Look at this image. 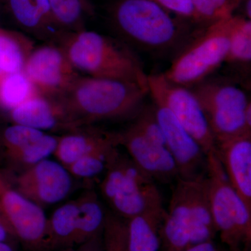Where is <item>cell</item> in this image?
<instances>
[{
    "mask_svg": "<svg viewBox=\"0 0 251 251\" xmlns=\"http://www.w3.org/2000/svg\"><path fill=\"white\" fill-rule=\"evenodd\" d=\"M110 18L120 40L153 55L177 54L200 31L150 0H117Z\"/></svg>",
    "mask_w": 251,
    "mask_h": 251,
    "instance_id": "1",
    "label": "cell"
},
{
    "mask_svg": "<svg viewBox=\"0 0 251 251\" xmlns=\"http://www.w3.org/2000/svg\"><path fill=\"white\" fill-rule=\"evenodd\" d=\"M57 44L79 74L131 82L149 91L143 63L120 39L85 29L64 34Z\"/></svg>",
    "mask_w": 251,
    "mask_h": 251,
    "instance_id": "2",
    "label": "cell"
},
{
    "mask_svg": "<svg viewBox=\"0 0 251 251\" xmlns=\"http://www.w3.org/2000/svg\"><path fill=\"white\" fill-rule=\"evenodd\" d=\"M149 91L125 81L81 75L62 98L77 128L137 115Z\"/></svg>",
    "mask_w": 251,
    "mask_h": 251,
    "instance_id": "3",
    "label": "cell"
},
{
    "mask_svg": "<svg viewBox=\"0 0 251 251\" xmlns=\"http://www.w3.org/2000/svg\"><path fill=\"white\" fill-rule=\"evenodd\" d=\"M99 190L110 211L125 220L163 205L156 182L120 150L112 157Z\"/></svg>",
    "mask_w": 251,
    "mask_h": 251,
    "instance_id": "4",
    "label": "cell"
},
{
    "mask_svg": "<svg viewBox=\"0 0 251 251\" xmlns=\"http://www.w3.org/2000/svg\"><path fill=\"white\" fill-rule=\"evenodd\" d=\"M206 176L216 232L229 250L249 251L251 210L231 186L216 152L206 156Z\"/></svg>",
    "mask_w": 251,
    "mask_h": 251,
    "instance_id": "5",
    "label": "cell"
},
{
    "mask_svg": "<svg viewBox=\"0 0 251 251\" xmlns=\"http://www.w3.org/2000/svg\"><path fill=\"white\" fill-rule=\"evenodd\" d=\"M231 18L200 30L175 56L171 67L163 73L164 76L188 88L209 78L226 63Z\"/></svg>",
    "mask_w": 251,
    "mask_h": 251,
    "instance_id": "6",
    "label": "cell"
},
{
    "mask_svg": "<svg viewBox=\"0 0 251 251\" xmlns=\"http://www.w3.org/2000/svg\"><path fill=\"white\" fill-rule=\"evenodd\" d=\"M191 89L205 113L216 143L251 133L244 117V110L251 100L237 85L207 78Z\"/></svg>",
    "mask_w": 251,
    "mask_h": 251,
    "instance_id": "7",
    "label": "cell"
},
{
    "mask_svg": "<svg viewBox=\"0 0 251 251\" xmlns=\"http://www.w3.org/2000/svg\"><path fill=\"white\" fill-rule=\"evenodd\" d=\"M148 90L153 103L168 108L201 145L206 156L215 152V138L191 88L171 82L161 73L148 75Z\"/></svg>",
    "mask_w": 251,
    "mask_h": 251,
    "instance_id": "8",
    "label": "cell"
},
{
    "mask_svg": "<svg viewBox=\"0 0 251 251\" xmlns=\"http://www.w3.org/2000/svg\"><path fill=\"white\" fill-rule=\"evenodd\" d=\"M0 214L17 241L32 250L46 249L48 218L45 211L18 191L10 172L1 170Z\"/></svg>",
    "mask_w": 251,
    "mask_h": 251,
    "instance_id": "9",
    "label": "cell"
},
{
    "mask_svg": "<svg viewBox=\"0 0 251 251\" xmlns=\"http://www.w3.org/2000/svg\"><path fill=\"white\" fill-rule=\"evenodd\" d=\"M23 72L38 93L52 97H63L81 75L61 46L54 42L34 46Z\"/></svg>",
    "mask_w": 251,
    "mask_h": 251,
    "instance_id": "10",
    "label": "cell"
},
{
    "mask_svg": "<svg viewBox=\"0 0 251 251\" xmlns=\"http://www.w3.org/2000/svg\"><path fill=\"white\" fill-rule=\"evenodd\" d=\"M11 174L18 191L43 209L64 201L74 188V178L67 168L50 158Z\"/></svg>",
    "mask_w": 251,
    "mask_h": 251,
    "instance_id": "11",
    "label": "cell"
},
{
    "mask_svg": "<svg viewBox=\"0 0 251 251\" xmlns=\"http://www.w3.org/2000/svg\"><path fill=\"white\" fill-rule=\"evenodd\" d=\"M166 148L177 167L179 178L194 180L205 176L206 156L201 145L166 107L153 103Z\"/></svg>",
    "mask_w": 251,
    "mask_h": 251,
    "instance_id": "12",
    "label": "cell"
},
{
    "mask_svg": "<svg viewBox=\"0 0 251 251\" xmlns=\"http://www.w3.org/2000/svg\"><path fill=\"white\" fill-rule=\"evenodd\" d=\"M118 136L120 147L155 182L171 184L179 178L174 158L166 146L153 143L130 126L118 132Z\"/></svg>",
    "mask_w": 251,
    "mask_h": 251,
    "instance_id": "13",
    "label": "cell"
},
{
    "mask_svg": "<svg viewBox=\"0 0 251 251\" xmlns=\"http://www.w3.org/2000/svg\"><path fill=\"white\" fill-rule=\"evenodd\" d=\"M8 114L11 123L45 133L77 129L62 97L37 94Z\"/></svg>",
    "mask_w": 251,
    "mask_h": 251,
    "instance_id": "14",
    "label": "cell"
},
{
    "mask_svg": "<svg viewBox=\"0 0 251 251\" xmlns=\"http://www.w3.org/2000/svg\"><path fill=\"white\" fill-rule=\"evenodd\" d=\"M160 236L163 251H184L192 247L190 180L175 181Z\"/></svg>",
    "mask_w": 251,
    "mask_h": 251,
    "instance_id": "15",
    "label": "cell"
},
{
    "mask_svg": "<svg viewBox=\"0 0 251 251\" xmlns=\"http://www.w3.org/2000/svg\"><path fill=\"white\" fill-rule=\"evenodd\" d=\"M216 145L231 186L251 210V133L216 142Z\"/></svg>",
    "mask_w": 251,
    "mask_h": 251,
    "instance_id": "16",
    "label": "cell"
},
{
    "mask_svg": "<svg viewBox=\"0 0 251 251\" xmlns=\"http://www.w3.org/2000/svg\"><path fill=\"white\" fill-rule=\"evenodd\" d=\"M111 146L120 147L118 133L87 126L59 135L53 156L67 168L81 157Z\"/></svg>",
    "mask_w": 251,
    "mask_h": 251,
    "instance_id": "17",
    "label": "cell"
},
{
    "mask_svg": "<svg viewBox=\"0 0 251 251\" xmlns=\"http://www.w3.org/2000/svg\"><path fill=\"white\" fill-rule=\"evenodd\" d=\"M10 11L18 25L46 42H58L62 32L54 23L49 0H8Z\"/></svg>",
    "mask_w": 251,
    "mask_h": 251,
    "instance_id": "18",
    "label": "cell"
},
{
    "mask_svg": "<svg viewBox=\"0 0 251 251\" xmlns=\"http://www.w3.org/2000/svg\"><path fill=\"white\" fill-rule=\"evenodd\" d=\"M163 205L145 211L126 221L128 251H158L160 231L166 215Z\"/></svg>",
    "mask_w": 251,
    "mask_h": 251,
    "instance_id": "19",
    "label": "cell"
},
{
    "mask_svg": "<svg viewBox=\"0 0 251 251\" xmlns=\"http://www.w3.org/2000/svg\"><path fill=\"white\" fill-rule=\"evenodd\" d=\"M192 245L213 241L217 233L211 214L206 176L190 180Z\"/></svg>",
    "mask_w": 251,
    "mask_h": 251,
    "instance_id": "20",
    "label": "cell"
},
{
    "mask_svg": "<svg viewBox=\"0 0 251 251\" xmlns=\"http://www.w3.org/2000/svg\"><path fill=\"white\" fill-rule=\"evenodd\" d=\"M78 215L76 198L54 211L48 219L46 249L65 250L76 247Z\"/></svg>",
    "mask_w": 251,
    "mask_h": 251,
    "instance_id": "21",
    "label": "cell"
},
{
    "mask_svg": "<svg viewBox=\"0 0 251 251\" xmlns=\"http://www.w3.org/2000/svg\"><path fill=\"white\" fill-rule=\"evenodd\" d=\"M76 199L79 209L76 246H83L103 233L108 210L93 189L87 190Z\"/></svg>",
    "mask_w": 251,
    "mask_h": 251,
    "instance_id": "22",
    "label": "cell"
},
{
    "mask_svg": "<svg viewBox=\"0 0 251 251\" xmlns=\"http://www.w3.org/2000/svg\"><path fill=\"white\" fill-rule=\"evenodd\" d=\"M34 47L25 34L0 30V75L23 72Z\"/></svg>",
    "mask_w": 251,
    "mask_h": 251,
    "instance_id": "23",
    "label": "cell"
},
{
    "mask_svg": "<svg viewBox=\"0 0 251 251\" xmlns=\"http://www.w3.org/2000/svg\"><path fill=\"white\" fill-rule=\"evenodd\" d=\"M56 25L62 34L85 29L86 18L94 14L90 0H49Z\"/></svg>",
    "mask_w": 251,
    "mask_h": 251,
    "instance_id": "24",
    "label": "cell"
},
{
    "mask_svg": "<svg viewBox=\"0 0 251 251\" xmlns=\"http://www.w3.org/2000/svg\"><path fill=\"white\" fill-rule=\"evenodd\" d=\"M59 135L46 133L5 158L11 169L20 172L53 156Z\"/></svg>",
    "mask_w": 251,
    "mask_h": 251,
    "instance_id": "25",
    "label": "cell"
},
{
    "mask_svg": "<svg viewBox=\"0 0 251 251\" xmlns=\"http://www.w3.org/2000/svg\"><path fill=\"white\" fill-rule=\"evenodd\" d=\"M38 93L24 72L0 77V108L9 112Z\"/></svg>",
    "mask_w": 251,
    "mask_h": 251,
    "instance_id": "26",
    "label": "cell"
},
{
    "mask_svg": "<svg viewBox=\"0 0 251 251\" xmlns=\"http://www.w3.org/2000/svg\"><path fill=\"white\" fill-rule=\"evenodd\" d=\"M251 62V21L243 16L231 18L226 63L248 65Z\"/></svg>",
    "mask_w": 251,
    "mask_h": 251,
    "instance_id": "27",
    "label": "cell"
},
{
    "mask_svg": "<svg viewBox=\"0 0 251 251\" xmlns=\"http://www.w3.org/2000/svg\"><path fill=\"white\" fill-rule=\"evenodd\" d=\"M120 146L101 149L81 157L67 167L68 171L75 179L92 180L103 175L112 157Z\"/></svg>",
    "mask_w": 251,
    "mask_h": 251,
    "instance_id": "28",
    "label": "cell"
},
{
    "mask_svg": "<svg viewBox=\"0 0 251 251\" xmlns=\"http://www.w3.org/2000/svg\"><path fill=\"white\" fill-rule=\"evenodd\" d=\"M242 0H190L195 15V23L204 27L234 16Z\"/></svg>",
    "mask_w": 251,
    "mask_h": 251,
    "instance_id": "29",
    "label": "cell"
},
{
    "mask_svg": "<svg viewBox=\"0 0 251 251\" xmlns=\"http://www.w3.org/2000/svg\"><path fill=\"white\" fill-rule=\"evenodd\" d=\"M45 133L41 130L11 123L0 133V150L3 156L7 158Z\"/></svg>",
    "mask_w": 251,
    "mask_h": 251,
    "instance_id": "30",
    "label": "cell"
},
{
    "mask_svg": "<svg viewBox=\"0 0 251 251\" xmlns=\"http://www.w3.org/2000/svg\"><path fill=\"white\" fill-rule=\"evenodd\" d=\"M130 126L153 143L166 147L164 135L157 120L153 104H144L140 111L133 117Z\"/></svg>",
    "mask_w": 251,
    "mask_h": 251,
    "instance_id": "31",
    "label": "cell"
},
{
    "mask_svg": "<svg viewBox=\"0 0 251 251\" xmlns=\"http://www.w3.org/2000/svg\"><path fill=\"white\" fill-rule=\"evenodd\" d=\"M102 235L104 251H128L126 221L110 210L107 211Z\"/></svg>",
    "mask_w": 251,
    "mask_h": 251,
    "instance_id": "32",
    "label": "cell"
},
{
    "mask_svg": "<svg viewBox=\"0 0 251 251\" xmlns=\"http://www.w3.org/2000/svg\"><path fill=\"white\" fill-rule=\"evenodd\" d=\"M178 17L195 23L194 11L190 0H150Z\"/></svg>",
    "mask_w": 251,
    "mask_h": 251,
    "instance_id": "33",
    "label": "cell"
},
{
    "mask_svg": "<svg viewBox=\"0 0 251 251\" xmlns=\"http://www.w3.org/2000/svg\"><path fill=\"white\" fill-rule=\"evenodd\" d=\"M15 240L17 239L15 237L11 227L0 214V243L12 244Z\"/></svg>",
    "mask_w": 251,
    "mask_h": 251,
    "instance_id": "34",
    "label": "cell"
},
{
    "mask_svg": "<svg viewBox=\"0 0 251 251\" xmlns=\"http://www.w3.org/2000/svg\"><path fill=\"white\" fill-rule=\"evenodd\" d=\"M184 251H220L213 241L201 243L188 248Z\"/></svg>",
    "mask_w": 251,
    "mask_h": 251,
    "instance_id": "35",
    "label": "cell"
},
{
    "mask_svg": "<svg viewBox=\"0 0 251 251\" xmlns=\"http://www.w3.org/2000/svg\"><path fill=\"white\" fill-rule=\"evenodd\" d=\"M244 6V13L245 16L244 17L251 20V0H242L241 4Z\"/></svg>",
    "mask_w": 251,
    "mask_h": 251,
    "instance_id": "36",
    "label": "cell"
},
{
    "mask_svg": "<svg viewBox=\"0 0 251 251\" xmlns=\"http://www.w3.org/2000/svg\"><path fill=\"white\" fill-rule=\"evenodd\" d=\"M244 117L247 126L251 129V101L248 103L244 110Z\"/></svg>",
    "mask_w": 251,
    "mask_h": 251,
    "instance_id": "37",
    "label": "cell"
},
{
    "mask_svg": "<svg viewBox=\"0 0 251 251\" xmlns=\"http://www.w3.org/2000/svg\"><path fill=\"white\" fill-rule=\"evenodd\" d=\"M0 251H16L12 244L9 243H0Z\"/></svg>",
    "mask_w": 251,
    "mask_h": 251,
    "instance_id": "38",
    "label": "cell"
},
{
    "mask_svg": "<svg viewBox=\"0 0 251 251\" xmlns=\"http://www.w3.org/2000/svg\"><path fill=\"white\" fill-rule=\"evenodd\" d=\"M62 251H90L87 250V249H73V248H72V249H65V250H63Z\"/></svg>",
    "mask_w": 251,
    "mask_h": 251,
    "instance_id": "39",
    "label": "cell"
},
{
    "mask_svg": "<svg viewBox=\"0 0 251 251\" xmlns=\"http://www.w3.org/2000/svg\"><path fill=\"white\" fill-rule=\"evenodd\" d=\"M230 251V250H229V249H227V251Z\"/></svg>",
    "mask_w": 251,
    "mask_h": 251,
    "instance_id": "40",
    "label": "cell"
},
{
    "mask_svg": "<svg viewBox=\"0 0 251 251\" xmlns=\"http://www.w3.org/2000/svg\"><path fill=\"white\" fill-rule=\"evenodd\" d=\"M0 77H1V75H0Z\"/></svg>",
    "mask_w": 251,
    "mask_h": 251,
    "instance_id": "41",
    "label": "cell"
}]
</instances>
